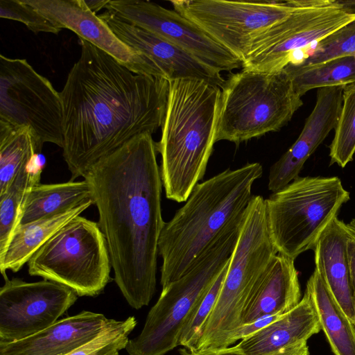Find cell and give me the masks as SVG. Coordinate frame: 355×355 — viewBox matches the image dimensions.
Segmentation results:
<instances>
[{"label": "cell", "instance_id": "cb8c5ba5", "mask_svg": "<svg viewBox=\"0 0 355 355\" xmlns=\"http://www.w3.org/2000/svg\"><path fill=\"white\" fill-rule=\"evenodd\" d=\"M90 199L92 189L85 179L58 184H37L26 196L19 225L60 214Z\"/></svg>", "mask_w": 355, "mask_h": 355}, {"label": "cell", "instance_id": "6da1fadb", "mask_svg": "<svg viewBox=\"0 0 355 355\" xmlns=\"http://www.w3.org/2000/svg\"><path fill=\"white\" fill-rule=\"evenodd\" d=\"M79 43L80 58L60 92L71 180L135 136L162 127L169 87L164 78L135 73L87 41Z\"/></svg>", "mask_w": 355, "mask_h": 355}, {"label": "cell", "instance_id": "d6986e66", "mask_svg": "<svg viewBox=\"0 0 355 355\" xmlns=\"http://www.w3.org/2000/svg\"><path fill=\"white\" fill-rule=\"evenodd\" d=\"M346 223L331 220L315 243V269L348 318L355 324V302L347 254Z\"/></svg>", "mask_w": 355, "mask_h": 355}, {"label": "cell", "instance_id": "7c38bea8", "mask_svg": "<svg viewBox=\"0 0 355 355\" xmlns=\"http://www.w3.org/2000/svg\"><path fill=\"white\" fill-rule=\"evenodd\" d=\"M300 1L174 0L171 3L175 10L243 62L254 39L290 15Z\"/></svg>", "mask_w": 355, "mask_h": 355}, {"label": "cell", "instance_id": "74e56055", "mask_svg": "<svg viewBox=\"0 0 355 355\" xmlns=\"http://www.w3.org/2000/svg\"><path fill=\"white\" fill-rule=\"evenodd\" d=\"M129 355V354H128Z\"/></svg>", "mask_w": 355, "mask_h": 355}, {"label": "cell", "instance_id": "5b68a950", "mask_svg": "<svg viewBox=\"0 0 355 355\" xmlns=\"http://www.w3.org/2000/svg\"><path fill=\"white\" fill-rule=\"evenodd\" d=\"M278 254L269 231L265 199L253 195L241 225L223 284L196 352L229 347L254 290Z\"/></svg>", "mask_w": 355, "mask_h": 355}, {"label": "cell", "instance_id": "e575fe53", "mask_svg": "<svg viewBox=\"0 0 355 355\" xmlns=\"http://www.w3.org/2000/svg\"><path fill=\"white\" fill-rule=\"evenodd\" d=\"M268 355H310L306 342H302Z\"/></svg>", "mask_w": 355, "mask_h": 355}, {"label": "cell", "instance_id": "9a60e30c", "mask_svg": "<svg viewBox=\"0 0 355 355\" xmlns=\"http://www.w3.org/2000/svg\"><path fill=\"white\" fill-rule=\"evenodd\" d=\"M23 1L58 28L72 31L79 38L107 53L131 71L166 79L164 72L152 60L119 39L99 16L87 7L84 0Z\"/></svg>", "mask_w": 355, "mask_h": 355}, {"label": "cell", "instance_id": "836d02e7", "mask_svg": "<svg viewBox=\"0 0 355 355\" xmlns=\"http://www.w3.org/2000/svg\"><path fill=\"white\" fill-rule=\"evenodd\" d=\"M348 239L347 242V254L349 268V275L352 295L355 302V218L346 224Z\"/></svg>", "mask_w": 355, "mask_h": 355}, {"label": "cell", "instance_id": "8992f818", "mask_svg": "<svg viewBox=\"0 0 355 355\" xmlns=\"http://www.w3.org/2000/svg\"><path fill=\"white\" fill-rule=\"evenodd\" d=\"M220 90L216 142L225 140L239 144L278 131L303 105L284 69H243L231 73Z\"/></svg>", "mask_w": 355, "mask_h": 355}, {"label": "cell", "instance_id": "ffe728a7", "mask_svg": "<svg viewBox=\"0 0 355 355\" xmlns=\"http://www.w3.org/2000/svg\"><path fill=\"white\" fill-rule=\"evenodd\" d=\"M321 330L309 297L304 293L298 304L235 345L243 355H268L307 340Z\"/></svg>", "mask_w": 355, "mask_h": 355}, {"label": "cell", "instance_id": "e0dca14e", "mask_svg": "<svg viewBox=\"0 0 355 355\" xmlns=\"http://www.w3.org/2000/svg\"><path fill=\"white\" fill-rule=\"evenodd\" d=\"M344 86L317 89L316 103L294 144L270 168L268 188L275 193L299 176L305 162L335 129Z\"/></svg>", "mask_w": 355, "mask_h": 355}, {"label": "cell", "instance_id": "8fae6325", "mask_svg": "<svg viewBox=\"0 0 355 355\" xmlns=\"http://www.w3.org/2000/svg\"><path fill=\"white\" fill-rule=\"evenodd\" d=\"M0 121L28 126L42 144L63 147L60 92L25 59L0 55Z\"/></svg>", "mask_w": 355, "mask_h": 355}, {"label": "cell", "instance_id": "ba28073f", "mask_svg": "<svg viewBox=\"0 0 355 355\" xmlns=\"http://www.w3.org/2000/svg\"><path fill=\"white\" fill-rule=\"evenodd\" d=\"M339 178L300 177L265 199L269 231L278 254L295 259L313 249L349 200Z\"/></svg>", "mask_w": 355, "mask_h": 355}, {"label": "cell", "instance_id": "277c9868", "mask_svg": "<svg viewBox=\"0 0 355 355\" xmlns=\"http://www.w3.org/2000/svg\"><path fill=\"white\" fill-rule=\"evenodd\" d=\"M160 140V175L166 198L185 202L201 180L214 150L220 87L198 79L168 81Z\"/></svg>", "mask_w": 355, "mask_h": 355}, {"label": "cell", "instance_id": "d6a6232c", "mask_svg": "<svg viewBox=\"0 0 355 355\" xmlns=\"http://www.w3.org/2000/svg\"><path fill=\"white\" fill-rule=\"evenodd\" d=\"M281 315H282L264 316L252 322L243 324L234 334L231 340L232 345L237 340H243L263 329Z\"/></svg>", "mask_w": 355, "mask_h": 355}, {"label": "cell", "instance_id": "8d00e7d4", "mask_svg": "<svg viewBox=\"0 0 355 355\" xmlns=\"http://www.w3.org/2000/svg\"><path fill=\"white\" fill-rule=\"evenodd\" d=\"M87 7L94 14L105 8L110 0H84Z\"/></svg>", "mask_w": 355, "mask_h": 355}, {"label": "cell", "instance_id": "1f68e13d", "mask_svg": "<svg viewBox=\"0 0 355 355\" xmlns=\"http://www.w3.org/2000/svg\"><path fill=\"white\" fill-rule=\"evenodd\" d=\"M0 17L21 22L35 34L42 32L58 34L62 30L23 0H1Z\"/></svg>", "mask_w": 355, "mask_h": 355}, {"label": "cell", "instance_id": "3957f363", "mask_svg": "<svg viewBox=\"0 0 355 355\" xmlns=\"http://www.w3.org/2000/svg\"><path fill=\"white\" fill-rule=\"evenodd\" d=\"M258 162L227 168L198 183L165 222L158 243L163 287L184 276L223 234L239 225L263 174Z\"/></svg>", "mask_w": 355, "mask_h": 355}, {"label": "cell", "instance_id": "44dd1931", "mask_svg": "<svg viewBox=\"0 0 355 355\" xmlns=\"http://www.w3.org/2000/svg\"><path fill=\"white\" fill-rule=\"evenodd\" d=\"M295 260L277 254L253 292L243 315V324L268 315H283L301 300V289Z\"/></svg>", "mask_w": 355, "mask_h": 355}, {"label": "cell", "instance_id": "4316f807", "mask_svg": "<svg viewBox=\"0 0 355 355\" xmlns=\"http://www.w3.org/2000/svg\"><path fill=\"white\" fill-rule=\"evenodd\" d=\"M37 157L23 168L3 193L0 194V259L3 258L12 235L19 223L22 208L31 188L40 183L42 167L33 168Z\"/></svg>", "mask_w": 355, "mask_h": 355}, {"label": "cell", "instance_id": "30bf717a", "mask_svg": "<svg viewBox=\"0 0 355 355\" xmlns=\"http://www.w3.org/2000/svg\"><path fill=\"white\" fill-rule=\"evenodd\" d=\"M355 19V10L335 0H301L288 17L273 24L252 42L243 69L277 71L292 55Z\"/></svg>", "mask_w": 355, "mask_h": 355}, {"label": "cell", "instance_id": "83f0119b", "mask_svg": "<svg viewBox=\"0 0 355 355\" xmlns=\"http://www.w3.org/2000/svg\"><path fill=\"white\" fill-rule=\"evenodd\" d=\"M352 55H355V19L295 52L289 64L302 67H311Z\"/></svg>", "mask_w": 355, "mask_h": 355}, {"label": "cell", "instance_id": "5bb4252c", "mask_svg": "<svg viewBox=\"0 0 355 355\" xmlns=\"http://www.w3.org/2000/svg\"><path fill=\"white\" fill-rule=\"evenodd\" d=\"M77 296L70 288L50 280L6 279L0 288V342L17 341L49 327Z\"/></svg>", "mask_w": 355, "mask_h": 355}, {"label": "cell", "instance_id": "9c48e42d", "mask_svg": "<svg viewBox=\"0 0 355 355\" xmlns=\"http://www.w3.org/2000/svg\"><path fill=\"white\" fill-rule=\"evenodd\" d=\"M31 276L64 285L78 296H96L110 281L105 239L98 222L78 216L55 232L27 263Z\"/></svg>", "mask_w": 355, "mask_h": 355}, {"label": "cell", "instance_id": "f546056e", "mask_svg": "<svg viewBox=\"0 0 355 355\" xmlns=\"http://www.w3.org/2000/svg\"><path fill=\"white\" fill-rule=\"evenodd\" d=\"M136 325L134 316L124 320L111 319L96 336L64 355H119V352L125 349L129 335Z\"/></svg>", "mask_w": 355, "mask_h": 355}, {"label": "cell", "instance_id": "f1b7e54d", "mask_svg": "<svg viewBox=\"0 0 355 355\" xmlns=\"http://www.w3.org/2000/svg\"><path fill=\"white\" fill-rule=\"evenodd\" d=\"M329 146L330 164L344 168L355 153V83L344 86L343 103Z\"/></svg>", "mask_w": 355, "mask_h": 355}, {"label": "cell", "instance_id": "7402d4cb", "mask_svg": "<svg viewBox=\"0 0 355 355\" xmlns=\"http://www.w3.org/2000/svg\"><path fill=\"white\" fill-rule=\"evenodd\" d=\"M92 205L94 200L90 199L60 214L19 225L0 259V270L4 279L8 278V270L18 272L55 232Z\"/></svg>", "mask_w": 355, "mask_h": 355}, {"label": "cell", "instance_id": "4fadbf2b", "mask_svg": "<svg viewBox=\"0 0 355 355\" xmlns=\"http://www.w3.org/2000/svg\"><path fill=\"white\" fill-rule=\"evenodd\" d=\"M105 8L180 47L218 72L242 67L239 58L175 10L141 0H110Z\"/></svg>", "mask_w": 355, "mask_h": 355}, {"label": "cell", "instance_id": "603a6c76", "mask_svg": "<svg viewBox=\"0 0 355 355\" xmlns=\"http://www.w3.org/2000/svg\"><path fill=\"white\" fill-rule=\"evenodd\" d=\"M309 297L335 355H355V325L336 302L315 269L306 283Z\"/></svg>", "mask_w": 355, "mask_h": 355}, {"label": "cell", "instance_id": "52a82bcc", "mask_svg": "<svg viewBox=\"0 0 355 355\" xmlns=\"http://www.w3.org/2000/svg\"><path fill=\"white\" fill-rule=\"evenodd\" d=\"M241 223L223 234L184 276L162 288L140 334L127 344L129 355H165L179 345L187 319L228 263Z\"/></svg>", "mask_w": 355, "mask_h": 355}, {"label": "cell", "instance_id": "d4e9b609", "mask_svg": "<svg viewBox=\"0 0 355 355\" xmlns=\"http://www.w3.org/2000/svg\"><path fill=\"white\" fill-rule=\"evenodd\" d=\"M42 146L30 127L0 121V194L37 157Z\"/></svg>", "mask_w": 355, "mask_h": 355}, {"label": "cell", "instance_id": "ac0fdd59", "mask_svg": "<svg viewBox=\"0 0 355 355\" xmlns=\"http://www.w3.org/2000/svg\"><path fill=\"white\" fill-rule=\"evenodd\" d=\"M110 320L83 311L26 338L0 342V355H64L96 336Z\"/></svg>", "mask_w": 355, "mask_h": 355}, {"label": "cell", "instance_id": "4dcf8cb0", "mask_svg": "<svg viewBox=\"0 0 355 355\" xmlns=\"http://www.w3.org/2000/svg\"><path fill=\"white\" fill-rule=\"evenodd\" d=\"M227 266L228 263L209 290L193 308L184 324L178 345L184 347L187 352L193 353L196 351L202 329L216 302Z\"/></svg>", "mask_w": 355, "mask_h": 355}, {"label": "cell", "instance_id": "484cf974", "mask_svg": "<svg viewBox=\"0 0 355 355\" xmlns=\"http://www.w3.org/2000/svg\"><path fill=\"white\" fill-rule=\"evenodd\" d=\"M284 69L291 76L296 92L302 97L308 91L355 83V55L327 61L311 67L288 64Z\"/></svg>", "mask_w": 355, "mask_h": 355}, {"label": "cell", "instance_id": "f35d334b", "mask_svg": "<svg viewBox=\"0 0 355 355\" xmlns=\"http://www.w3.org/2000/svg\"><path fill=\"white\" fill-rule=\"evenodd\" d=\"M355 325V324H354Z\"/></svg>", "mask_w": 355, "mask_h": 355}, {"label": "cell", "instance_id": "2e32d148", "mask_svg": "<svg viewBox=\"0 0 355 355\" xmlns=\"http://www.w3.org/2000/svg\"><path fill=\"white\" fill-rule=\"evenodd\" d=\"M124 44L152 60L168 81L198 79L221 88L225 79L196 57L167 40L130 23L110 11L98 15Z\"/></svg>", "mask_w": 355, "mask_h": 355}, {"label": "cell", "instance_id": "d590c367", "mask_svg": "<svg viewBox=\"0 0 355 355\" xmlns=\"http://www.w3.org/2000/svg\"><path fill=\"white\" fill-rule=\"evenodd\" d=\"M187 355H243L241 351L234 345L227 348L209 351L206 352H193L189 353L186 352Z\"/></svg>", "mask_w": 355, "mask_h": 355}, {"label": "cell", "instance_id": "7a4b0ae2", "mask_svg": "<svg viewBox=\"0 0 355 355\" xmlns=\"http://www.w3.org/2000/svg\"><path fill=\"white\" fill-rule=\"evenodd\" d=\"M156 143L149 132L137 135L83 177L98 211L114 281L135 309L148 305L155 293L158 243L165 223Z\"/></svg>", "mask_w": 355, "mask_h": 355}]
</instances>
